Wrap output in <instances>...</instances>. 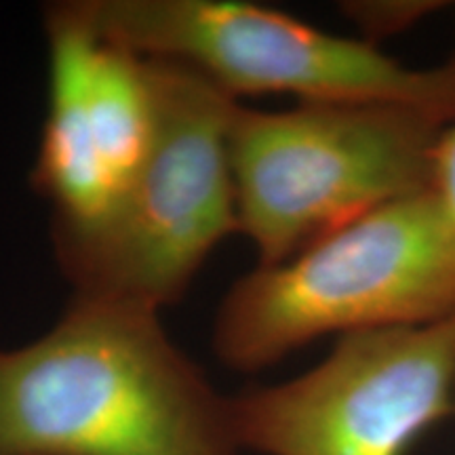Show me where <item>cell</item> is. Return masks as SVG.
Here are the masks:
<instances>
[{
    "label": "cell",
    "mask_w": 455,
    "mask_h": 455,
    "mask_svg": "<svg viewBox=\"0 0 455 455\" xmlns=\"http://www.w3.org/2000/svg\"><path fill=\"white\" fill-rule=\"evenodd\" d=\"M220 395L158 310L74 295L41 339L0 350V455H236Z\"/></svg>",
    "instance_id": "1"
},
{
    "label": "cell",
    "mask_w": 455,
    "mask_h": 455,
    "mask_svg": "<svg viewBox=\"0 0 455 455\" xmlns=\"http://www.w3.org/2000/svg\"><path fill=\"white\" fill-rule=\"evenodd\" d=\"M455 315V226L432 190L369 212L289 259L238 278L213 346L251 373L325 335L415 327Z\"/></svg>",
    "instance_id": "2"
},
{
    "label": "cell",
    "mask_w": 455,
    "mask_h": 455,
    "mask_svg": "<svg viewBox=\"0 0 455 455\" xmlns=\"http://www.w3.org/2000/svg\"><path fill=\"white\" fill-rule=\"evenodd\" d=\"M445 124L392 101L238 104L230 133L238 230L259 266L278 264L329 232L432 190Z\"/></svg>",
    "instance_id": "3"
},
{
    "label": "cell",
    "mask_w": 455,
    "mask_h": 455,
    "mask_svg": "<svg viewBox=\"0 0 455 455\" xmlns=\"http://www.w3.org/2000/svg\"><path fill=\"white\" fill-rule=\"evenodd\" d=\"M148 64L156 127L146 161L104 221L55 235V247L76 295L158 310L238 230L230 155L238 101L186 66Z\"/></svg>",
    "instance_id": "4"
},
{
    "label": "cell",
    "mask_w": 455,
    "mask_h": 455,
    "mask_svg": "<svg viewBox=\"0 0 455 455\" xmlns=\"http://www.w3.org/2000/svg\"><path fill=\"white\" fill-rule=\"evenodd\" d=\"M95 26L148 60L201 74L232 100L392 101L455 124V55L411 68L378 43L236 0H83Z\"/></svg>",
    "instance_id": "5"
},
{
    "label": "cell",
    "mask_w": 455,
    "mask_h": 455,
    "mask_svg": "<svg viewBox=\"0 0 455 455\" xmlns=\"http://www.w3.org/2000/svg\"><path fill=\"white\" fill-rule=\"evenodd\" d=\"M453 392L455 315L338 338L310 371L230 396L232 430L259 455H405Z\"/></svg>",
    "instance_id": "6"
},
{
    "label": "cell",
    "mask_w": 455,
    "mask_h": 455,
    "mask_svg": "<svg viewBox=\"0 0 455 455\" xmlns=\"http://www.w3.org/2000/svg\"><path fill=\"white\" fill-rule=\"evenodd\" d=\"M49 110L32 181L55 235L104 221L146 161L156 127L150 64L95 26L83 0L47 11Z\"/></svg>",
    "instance_id": "7"
},
{
    "label": "cell",
    "mask_w": 455,
    "mask_h": 455,
    "mask_svg": "<svg viewBox=\"0 0 455 455\" xmlns=\"http://www.w3.org/2000/svg\"><path fill=\"white\" fill-rule=\"evenodd\" d=\"M441 7L443 3L415 0V3H350L344 11L367 34V41L375 43V38L403 32L430 13H436Z\"/></svg>",
    "instance_id": "8"
},
{
    "label": "cell",
    "mask_w": 455,
    "mask_h": 455,
    "mask_svg": "<svg viewBox=\"0 0 455 455\" xmlns=\"http://www.w3.org/2000/svg\"><path fill=\"white\" fill-rule=\"evenodd\" d=\"M432 195L439 198L447 218L455 226V124L443 129L435 150Z\"/></svg>",
    "instance_id": "9"
},
{
    "label": "cell",
    "mask_w": 455,
    "mask_h": 455,
    "mask_svg": "<svg viewBox=\"0 0 455 455\" xmlns=\"http://www.w3.org/2000/svg\"><path fill=\"white\" fill-rule=\"evenodd\" d=\"M453 418H455V392H453Z\"/></svg>",
    "instance_id": "10"
}]
</instances>
